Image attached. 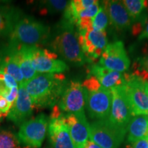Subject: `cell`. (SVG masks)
<instances>
[{
    "instance_id": "19",
    "label": "cell",
    "mask_w": 148,
    "mask_h": 148,
    "mask_svg": "<svg viewBox=\"0 0 148 148\" xmlns=\"http://www.w3.org/2000/svg\"><path fill=\"white\" fill-rule=\"evenodd\" d=\"M127 143L148 136V115L134 116L127 128Z\"/></svg>"
},
{
    "instance_id": "9",
    "label": "cell",
    "mask_w": 148,
    "mask_h": 148,
    "mask_svg": "<svg viewBox=\"0 0 148 148\" xmlns=\"http://www.w3.org/2000/svg\"><path fill=\"white\" fill-rule=\"evenodd\" d=\"M112 104L108 119L118 126L127 128L130 121L133 117L130 105L127 99L124 86H115L111 88Z\"/></svg>"
},
{
    "instance_id": "22",
    "label": "cell",
    "mask_w": 148,
    "mask_h": 148,
    "mask_svg": "<svg viewBox=\"0 0 148 148\" xmlns=\"http://www.w3.org/2000/svg\"><path fill=\"white\" fill-rule=\"evenodd\" d=\"M132 67L131 74L148 82V45L143 47L142 55L135 59Z\"/></svg>"
},
{
    "instance_id": "16",
    "label": "cell",
    "mask_w": 148,
    "mask_h": 148,
    "mask_svg": "<svg viewBox=\"0 0 148 148\" xmlns=\"http://www.w3.org/2000/svg\"><path fill=\"white\" fill-rule=\"evenodd\" d=\"M0 71L7 73L21 85L24 82L19 66L18 48L9 43L0 50Z\"/></svg>"
},
{
    "instance_id": "27",
    "label": "cell",
    "mask_w": 148,
    "mask_h": 148,
    "mask_svg": "<svg viewBox=\"0 0 148 148\" xmlns=\"http://www.w3.org/2000/svg\"><path fill=\"white\" fill-rule=\"evenodd\" d=\"M82 86L88 91H94L101 87V85L98 79L94 76H88V78L83 82Z\"/></svg>"
},
{
    "instance_id": "4",
    "label": "cell",
    "mask_w": 148,
    "mask_h": 148,
    "mask_svg": "<svg viewBox=\"0 0 148 148\" xmlns=\"http://www.w3.org/2000/svg\"><path fill=\"white\" fill-rule=\"evenodd\" d=\"M127 130L112 123L108 119L96 120L89 124V138L102 148H119Z\"/></svg>"
},
{
    "instance_id": "3",
    "label": "cell",
    "mask_w": 148,
    "mask_h": 148,
    "mask_svg": "<svg viewBox=\"0 0 148 148\" xmlns=\"http://www.w3.org/2000/svg\"><path fill=\"white\" fill-rule=\"evenodd\" d=\"M50 27L41 21L23 14L9 36V43L14 45L38 47L48 43Z\"/></svg>"
},
{
    "instance_id": "6",
    "label": "cell",
    "mask_w": 148,
    "mask_h": 148,
    "mask_svg": "<svg viewBox=\"0 0 148 148\" xmlns=\"http://www.w3.org/2000/svg\"><path fill=\"white\" fill-rule=\"evenodd\" d=\"M49 117L45 114H40L29 119L20 125L17 134L20 143L24 147L40 148L47 134Z\"/></svg>"
},
{
    "instance_id": "20",
    "label": "cell",
    "mask_w": 148,
    "mask_h": 148,
    "mask_svg": "<svg viewBox=\"0 0 148 148\" xmlns=\"http://www.w3.org/2000/svg\"><path fill=\"white\" fill-rule=\"evenodd\" d=\"M16 46L18 48L19 66L23 75L24 82H28L38 73L33 68L31 61L33 47L22 45Z\"/></svg>"
},
{
    "instance_id": "7",
    "label": "cell",
    "mask_w": 148,
    "mask_h": 148,
    "mask_svg": "<svg viewBox=\"0 0 148 148\" xmlns=\"http://www.w3.org/2000/svg\"><path fill=\"white\" fill-rule=\"evenodd\" d=\"M85 107L90 119L101 120L108 119L112 104L111 89L101 86L94 91H88L84 88Z\"/></svg>"
},
{
    "instance_id": "15",
    "label": "cell",
    "mask_w": 148,
    "mask_h": 148,
    "mask_svg": "<svg viewBox=\"0 0 148 148\" xmlns=\"http://www.w3.org/2000/svg\"><path fill=\"white\" fill-rule=\"evenodd\" d=\"M64 120L75 148H85L89 138V124L85 113L66 114Z\"/></svg>"
},
{
    "instance_id": "26",
    "label": "cell",
    "mask_w": 148,
    "mask_h": 148,
    "mask_svg": "<svg viewBox=\"0 0 148 148\" xmlns=\"http://www.w3.org/2000/svg\"><path fill=\"white\" fill-rule=\"evenodd\" d=\"M99 5H100L99 2L97 1L93 5L89 7V8L81 11L78 14V20L80 18H93L96 14H97L98 10H99Z\"/></svg>"
},
{
    "instance_id": "1",
    "label": "cell",
    "mask_w": 148,
    "mask_h": 148,
    "mask_svg": "<svg viewBox=\"0 0 148 148\" xmlns=\"http://www.w3.org/2000/svg\"><path fill=\"white\" fill-rule=\"evenodd\" d=\"M74 23L62 18L51 31L48 44L52 52L60 56L66 63L79 66L86 63V59L79 43Z\"/></svg>"
},
{
    "instance_id": "30",
    "label": "cell",
    "mask_w": 148,
    "mask_h": 148,
    "mask_svg": "<svg viewBox=\"0 0 148 148\" xmlns=\"http://www.w3.org/2000/svg\"><path fill=\"white\" fill-rule=\"evenodd\" d=\"M85 148H102V147H101L100 146L97 145V144L94 143V142L91 141V140H88Z\"/></svg>"
},
{
    "instance_id": "32",
    "label": "cell",
    "mask_w": 148,
    "mask_h": 148,
    "mask_svg": "<svg viewBox=\"0 0 148 148\" xmlns=\"http://www.w3.org/2000/svg\"><path fill=\"white\" fill-rule=\"evenodd\" d=\"M1 119H2V118L1 117V116H0V122H1Z\"/></svg>"
},
{
    "instance_id": "24",
    "label": "cell",
    "mask_w": 148,
    "mask_h": 148,
    "mask_svg": "<svg viewBox=\"0 0 148 148\" xmlns=\"http://www.w3.org/2000/svg\"><path fill=\"white\" fill-rule=\"evenodd\" d=\"M0 148H20L17 136L11 130H0Z\"/></svg>"
},
{
    "instance_id": "25",
    "label": "cell",
    "mask_w": 148,
    "mask_h": 148,
    "mask_svg": "<svg viewBox=\"0 0 148 148\" xmlns=\"http://www.w3.org/2000/svg\"><path fill=\"white\" fill-rule=\"evenodd\" d=\"M69 3V1H62V0H49V1H42V12L46 14L58 13L65 10Z\"/></svg>"
},
{
    "instance_id": "5",
    "label": "cell",
    "mask_w": 148,
    "mask_h": 148,
    "mask_svg": "<svg viewBox=\"0 0 148 148\" xmlns=\"http://www.w3.org/2000/svg\"><path fill=\"white\" fill-rule=\"evenodd\" d=\"M125 93L133 116L148 115V82L133 75L123 73Z\"/></svg>"
},
{
    "instance_id": "33",
    "label": "cell",
    "mask_w": 148,
    "mask_h": 148,
    "mask_svg": "<svg viewBox=\"0 0 148 148\" xmlns=\"http://www.w3.org/2000/svg\"><path fill=\"white\" fill-rule=\"evenodd\" d=\"M23 148H29V147H24Z\"/></svg>"
},
{
    "instance_id": "17",
    "label": "cell",
    "mask_w": 148,
    "mask_h": 148,
    "mask_svg": "<svg viewBox=\"0 0 148 148\" xmlns=\"http://www.w3.org/2000/svg\"><path fill=\"white\" fill-rule=\"evenodd\" d=\"M88 73V76L95 77L103 87L108 89L124 84L123 73L107 69L99 64L93 63L90 65Z\"/></svg>"
},
{
    "instance_id": "13",
    "label": "cell",
    "mask_w": 148,
    "mask_h": 148,
    "mask_svg": "<svg viewBox=\"0 0 148 148\" xmlns=\"http://www.w3.org/2000/svg\"><path fill=\"white\" fill-rule=\"evenodd\" d=\"M32 101L25 89L24 82L18 86V95L7 115V118L16 125H21L29 119L33 112Z\"/></svg>"
},
{
    "instance_id": "2",
    "label": "cell",
    "mask_w": 148,
    "mask_h": 148,
    "mask_svg": "<svg viewBox=\"0 0 148 148\" xmlns=\"http://www.w3.org/2000/svg\"><path fill=\"white\" fill-rule=\"evenodd\" d=\"M66 82L63 73H38L24 85L34 107L45 108L57 105Z\"/></svg>"
},
{
    "instance_id": "29",
    "label": "cell",
    "mask_w": 148,
    "mask_h": 148,
    "mask_svg": "<svg viewBox=\"0 0 148 148\" xmlns=\"http://www.w3.org/2000/svg\"><path fill=\"white\" fill-rule=\"evenodd\" d=\"M145 38H148V19L147 23L145 24V28L143 29L142 32L139 34L138 40H143Z\"/></svg>"
},
{
    "instance_id": "11",
    "label": "cell",
    "mask_w": 148,
    "mask_h": 148,
    "mask_svg": "<svg viewBox=\"0 0 148 148\" xmlns=\"http://www.w3.org/2000/svg\"><path fill=\"white\" fill-rule=\"evenodd\" d=\"M130 60L125 51L123 42L117 40L108 44L100 57L99 64L107 69L124 72L130 66Z\"/></svg>"
},
{
    "instance_id": "14",
    "label": "cell",
    "mask_w": 148,
    "mask_h": 148,
    "mask_svg": "<svg viewBox=\"0 0 148 148\" xmlns=\"http://www.w3.org/2000/svg\"><path fill=\"white\" fill-rule=\"evenodd\" d=\"M106 10L110 23L119 31L132 29L134 21L130 15L122 1H103L101 3Z\"/></svg>"
},
{
    "instance_id": "31",
    "label": "cell",
    "mask_w": 148,
    "mask_h": 148,
    "mask_svg": "<svg viewBox=\"0 0 148 148\" xmlns=\"http://www.w3.org/2000/svg\"><path fill=\"white\" fill-rule=\"evenodd\" d=\"M43 148H51V147H49V146H45V147H44Z\"/></svg>"
},
{
    "instance_id": "28",
    "label": "cell",
    "mask_w": 148,
    "mask_h": 148,
    "mask_svg": "<svg viewBox=\"0 0 148 148\" xmlns=\"http://www.w3.org/2000/svg\"><path fill=\"white\" fill-rule=\"evenodd\" d=\"M125 148H148V136L133 143H127Z\"/></svg>"
},
{
    "instance_id": "23",
    "label": "cell",
    "mask_w": 148,
    "mask_h": 148,
    "mask_svg": "<svg viewBox=\"0 0 148 148\" xmlns=\"http://www.w3.org/2000/svg\"><path fill=\"white\" fill-rule=\"evenodd\" d=\"M109 24H110V20L106 11L103 5L100 4L97 14L95 17L92 18V28L96 31L106 32Z\"/></svg>"
},
{
    "instance_id": "12",
    "label": "cell",
    "mask_w": 148,
    "mask_h": 148,
    "mask_svg": "<svg viewBox=\"0 0 148 148\" xmlns=\"http://www.w3.org/2000/svg\"><path fill=\"white\" fill-rule=\"evenodd\" d=\"M47 132L51 148H75L63 113L58 117L49 118Z\"/></svg>"
},
{
    "instance_id": "10",
    "label": "cell",
    "mask_w": 148,
    "mask_h": 148,
    "mask_svg": "<svg viewBox=\"0 0 148 148\" xmlns=\"http://www.w3.org/2000/svg\"><path fill=\"white\" fill-rule=\"evenodd\" d=\"M32 64L38 73H62L69 70L64 60L58 58V55L46 49L33 47Z\"/></svg>"
},
{
    "instance_id": "21",
    "label": "cell",
    "mask_w": 148,
    "mask_h": 148,
    "mask_svg": "<svg viewBox=\"0 0 148 148\" xmlns=\"http://www.w3.org/2000/svg\"><path fill=\"white\" fill-rule=\"evenodd\" d=\"M130 15L135 23H143L146 24L147 21L145 11L148 10V1L143 0H124L122 1Z\"/></svg>"
},
{
    "instance_id": "8",
    "label": "cell",
    "mask_w": 148,
    "mask_h": 148,
    "mask_svg": "<svg viewBox=\"0 0 148 148\" xmlns=\"http://www.w3.org/2000/svg\"><path fill=\"white\" fill-rule=\"evenodd\" d=\"M57 106L66 114L84 113L85 97L82 84L77 80L67 81Z\"/></svg>"
},
{
    "instance_id": "18",
    "label": "cell",
    "mask_w": 148,
    "mask_h": 148,
    "mask_svg": "<svg viewBox=\"0 0 148 148\" xmlns=\"http://www.w3.org/2000/svg\"><path fill=\"white\" fill-rule=\"evenodd\" d=\"M21 11L5 3H0V37L9 36L23 15Z\"/></svg>"
}]
</instances>
